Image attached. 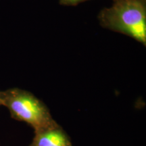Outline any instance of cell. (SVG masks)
Returning <instances> with one entry per match:
<instances>
[{
  "label": "cell",
  "instance_id": "cell-1",
  "mask_svg": "<svg viewBox=\"0 0 146 146\" xmlns=\"http://www.w3.org/2000/svg\"><path fill=\"white\" fill-rule=\"evenodd\" d=\"M98 21L104 28L146 45V0H115L100 11Z\"/></svg>",
  "mask_w": 146,
  "mask_h": 146
},
{
  "label": "cell",
  "instance_id": "cell-2",
  "mask_svg": "<svg viewBox=\"0 0 146 146\" xmlns=\"http://www.w3.org/2000/svg\"><path fill=\"white\" fill-rule=\"evenodd\" d=\"M1 106L10 111L11 117L25 122L35 132L57 125L50 110L32 93L19 88L1 91Z\"/></svg>",
  "mask_w": 146,
  "mask_h": 146
},
{
  "label": "cell",
  "instance_id": "cell-3",
  "mask_svg": "<svg viewBox=\"0 0 146 146\" xmlns=\"http://www.w3.org/2000/svg\"><path fill=\"white\" fill-rule=\"evenodd\" d=\"M29 146H73L68 135L61 126L57 125L35 132Z\"/></svg>",
  "mask_w": 146,
  "mask_h": 146
},
{
  "label": "cell",
  "instance_id": "cell-4",
  "mask_svg": "<svg viewBox=\"0 0 146 146\" xmlns=\"http://www.w3.org/2000/svg\"><path fill=\"white\" fill-rule=\"evenodd\" d=\"M90 0H58L60 4L66 6H74Z\"/></svg>",
  "mask_w": 146,
  "mask_h": 146
},
{
  "label": "cell",
  "instance_id": "cell-5",
  "mask_svg": "<svg viewBox=\"0 0 146 146\" xmlns=\"http://www.w3.org/2000/svg\"><path fill=\"white\" fill-rule=\"evenodd\" d=\"M0 106H1V91H0Z\"/></svg>",
  "mask_w": 146,
  "mask_h": 146
},
{
  "label": "cell",
  "instance_id": "cell-6",
  "mask_svg": "<svg viewBox=\"0 0 146 146\" xmlns=\"http://www.w3.org/2000/svg\"><path fill=\"white\" fill-rule=\"evenodd\" d=\"M113 1H115V0H113Z\"/></svg>",
  "mask_w": 146,
  "mask_h": 146
}]
</instances>
